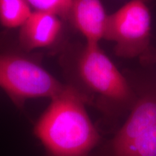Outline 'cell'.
I'll return each mask as SVG.
<instances>
[{"label":"cell","mask_w":156,"mask_h":156,"mask_svg":"<svg viewBox=\"0 0 156 156\" xmlns=\"http://www.w3.org/2000/svg\"><path fill=\"white\" fill-rule=\"evenodd\" d=\"M77 69L88 104L114 122L129 114L136 99L131 82L119 71L99 44L86 43L77 60Z\"/></svg>","instance_id":"2"},{"label":"cell","mask_w":156,"mask_h":156,"mask_svg":"<svg viewBox=\"0 0 156 156\" xmlns=\"http://www.w3.org/2000/svg\"><path fill=\"white\" fill-rule=\"evenodd\" d=\"M129 81L135 103L125 122L95 156H156V75L142 73Z\"/></svg>","instance_id":"3"},{"label":"cell","mask_w":156,"mask_h":156,"mask_svg":"<svg viewBox=\"0 0 156 156\" xmlns=\"http://www.w3.org/2000/svg\"><path fill=\"white\" fill-rule=\"evenodd\" d=\"M154 64H156V51L155 52V54H153V56L151 57V60H150L149 67L150 66H153Z\"/></svg>","instance_id":"10"},{"label":"cell","mask_w":156,"mask_h":156,"mask_svg":"<svg viewBox=\"0 0 156 156\" xmlns=\"http://www.w3.org/2000/svg\"><path fill=\"white\" fill-rule=\"evenodd\" d=\"M32 12L27 0H0V24L6 28H20Z\"/></svg>","instance_id":"8"},{"label":"cell","mask_w":156,"mask_h":156,"mask_svg":"<svg viewBox=\"0 0 156 156\" xmlns=\"http://www.w3.org/2000/svg\"><path fill=\"white\" fill-rule=\"evenodd\" d=\"M67 85L33 60L15 54L0 53V87L19 108L28 99L54 98Z\"/></svg>","instance_id":"5"},{"label":"cell","mask_w":156,"mask_h":156,"mask_svg":"<svg viewBox=\"0 0 156 156\" xmlns=\"http://www.w3.org/2000/svg\"><path fill=\"white\" fill-rule=\"evenodd\" d=\"M85 95L71 85L51 103L34 126L46 156H90L101 142L85 105Z\"/></svg>","instance_id":"1"},{"label":"cell","mask_w":156,"mask_h":156,"mask_svg":"<svg viewBox=\"0 0 156 156\" xmlns=\"http://www.w3.org/2000/svg\"><path fill=\"white\" fill-rule=\"evenodd\" d=\"M146 1H147V2H148V1H149V0H146Z\"/></svg>","instance_id":"11"},{"label":"cell","mask_w":156,"mask_h":156,"mask_svg":"<svg viewBox=\"0 0 156 156\" xmlns=\"http://www.w3.org/2000/svg\"><path fill=\"white\" fill-rule=\"evenodd\" d=\"M62 27V18L58 15L35 10L20 28V46L27 51L51 46L61 35Z\"/></svg>","instance_id":"6"},{"label":"cell","mask_w":156,"mask_h":156,"mask_svg":"<svg viewBox=\"0 0 156 156\" xmlns=\"http://www.w3.org/2000/svg\"><path fill=\"white\" fill-rule=\"evenodd\" d=\"M151 17L145 0H131L108 15L103 38L115 43L114 52L122 58H138L144 67L156 50L151 45Z\"/></svg>","instance_id":"4"},{"label":"cell","mask_w":156,"mask_h":156,"mask_svg":"<svg viewBox=\"0 0 156 156\" xmlns=\"http://www.w3.org/2000/svg\"><path fill=\"white\" fill-rule=\"evenodd\" d=\"M145 1H146V0H145ZM146 2H147V1H146Z\"/></svg>","instance_id":"12"},{"label":"cell","mask_w":156,"mask_h":156,"mask_svg":"<svg viewBox=\"0 0 156 156\" xmlns=\"http://www.w3.org/2000/svg\"><path fill=\"white\" fill-rule=\"evenodd\" d=\"M36 11L54 13L62 19L69 20L72 0H27Z\"/></svg>","instance_id":"9"},{"label":"cell","mask_w":156,"mask_h":156,"mask_svg":"<svg viewBox=\"0 0 156 156\" xmlns=\"http://www.w3.org/2000/svg\"><path fill=\"white\" fill-rule=\"evenodd\" d=\"M107 17L101 0H72L69 21L87 43L99 44L103 38Z\"/></svg>","instance_id":"7"}]
</instances>
